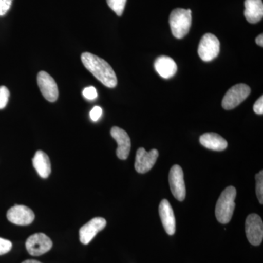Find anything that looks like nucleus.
I'll use <instances>...</instances> for the list:
<instances>
[{
  "instance_id": "nucleus-1",
  "label": "nucleus",
  "mask_w": 263,
  "mask_h": 263,
  "mask_svg": "<svg viewBox=\"0 0 263 263\" xmlns=\"http://www.w3.org/2000/svg\"><path fill=\"white\" fill-rule=\"evenodd\" d=\"M83 65L104 86L108 88L117 86V75L108 62L89 52H84L81 54Z\"/></svg>"
},
{
  "instance_id": "nucleus-2",
  "label": "nucleus",
  "mask_w": 263,
  "mask_h": 263,
  "mask_svg": "<svg viewBox=\"0 0 263 263\" xmlns=\"http://www.w3.org/2000/svg\"><path fill=\"white\" fill-rule=\"evenodd\" d=\"M236 197V190L230 186L221 193L216 202L215 215L216 219L221 224H228L231 220L234 212Z\"/></svg>"
},
{
  "instance_id": "nucleus-3",
  "label": "nucleus",
  "mask_w": 263,
  "mask_h": 263,
  "mask_svg": "<svg viewBox=\"0 0 263 263\" xmlns=\"http://www.w3.org/2000/svg\"><path fill=\"white\" fill-rule=\"evenodd\" d=\"M169 24L175 37L181 39L190 32L192 25L191 10L176 8L170 15Z\"/></svg>"
},
{
  "instance_id": "nucleus-4",
  "label": "nucleus",
  "mask_w": 263,
  "mask_h": 263,
  "mask_svg": "<svg viewBox=\"0 0 263 263\" xmlns=\"http://www.w3.org/2000/svg\"><path fill=\"white\" fill-rule=\"evenodd\" d=\"M251 89L249 86L245 84L235 85L228 90L222 100L223 108L232 110L243 103L250 95Z\"/></svg>"
},
{
  "instance_id": "nucleus-5",
  "label": "nucleus",
  "mask_w": 263,
  "mask_h": 263,
  "mask_svg": "<svg viewBox=\"0 0 263 263\" xmlns=\"http://www.w3.org/2000/svg\"><path fill=\"white\" fill-rule=\"evenodd\" d=\"M197 51L202 61H212L219 55L220 43L214 34L207 33L200 40Z\"/></svg>"
},
{
  "instance_id": "nucleus-6",
  "label": "nucleus",
  "mask_w": 263,
  "mask_h": 263,
  "mask_svg": "<svg viewBox=\"0 0 263 263\" xmlns=\"http://www.w3.org/2000/svg\"><path fill=\"white\" fill-rule=\"evenodd\" d=\"M245 230L247 239L251 245H261L263 239V223L260 216L256 214H252L247 216Z\"/></svg>"
},
{
  "instance_id": "nucleus-7",
  "label": "nucleus",
  "mask_w": 263,
  "mask_h": 263,
  "mask_svg": "<svg viewBox=\"0 0 263 263\" xmlns=\"http://www.w3.org/2000/svg\"><path fill=\"white\" fill-rule=\"evenodd\" d=\"M52 240L44 233H35L31 235L26 241L27 252L32 256H41L51 250Z\"/></svg>"
},
{
  "instance_id": "nucleus-8",
  "label": "nucleus",
  "mask_w": 263,
  "mask_h": 263,
  "mask_svg": "<svg viewBox=\"0 0 263 263\" xmlns=\"http://www.w3.org/2000/svg\"><path fill=\"white\" fill-rule=\"evenodd\" d=\"M169 183L171 193L176 200L183 201L186 197V186L183 170L178 164L171 167L169 173Z\"/></svg>"
},
{
  "instance_id": "nucleus-9",
  "label": "nucleus",
  "mask_w": 263,
  "mask_h": 263,
  "mask_svg": "<svg viewBox=\"0 0 263 263\" xmlns=\"http://www.w3.org/2000/svg\"><path fill=\"white\" fill-rule=\"evenodd\" d=\"M37 79L38 86L45 99L51 103L57 101L59 90L54 79L45 71H41L37 74Z\"/></svg>"
},
{
  "instance_id": "nucleus-10",
  "label": "nucleus",
  "mask_w": 263,
  "mask_h": 263,
  "mask_svg": "<svg viewBox=\"0 0 263 263\" xmlns=\"http://www.w3.org/2000/svg\"><path fill=\"white\" fill-rule=\"evenodd\" d=\"M159 157V152L152 149L146 152L145 148H140L137 151L135 168L139 174H146L155 165Z\"/></svg>"
},
{
  "instance_id": "nucleus-11",
  "label": "nucleus",
  "mask_w": 263,
  "mask_h": 263,
  "mask_svg": "<svg viewBox=\"0 0 263 263\" xmlns=\"http://www.w3.org/2000/svg\"><path fill=\"white\" fill-rule=\"evenodd\" d=\"M34 212L32 209L22 205H15L10 208L7 213V218L10 222L17 226H29L34 221Z\"/></svg>"
},
{
  "instance_id": "nucleus-12",
  "label": "nucleus",
  "mask_w": 263,
  "mask_h": 263,
  "mask_svg": "<svg viewBox=\"0 0 263 263\" xmlns=\"http://www.w3.org/2000/svg\"><path fill=\"white\" fill-rule=\"evenodd\" d=\"M107 221L104 218L95 217L81 227L79 230V238L83 245H89L99 232L103 230L106 226Z\"/></svg>"
},
{
  "instance_id": "nucleus-13",
  "label": "nucleus",
  "mask_w": 263,
  "mask_h": 263,
  "mask_svg": "<svg viewBox=\"0 0 263 263\" xmlns=\"http://www.w3.org/2000/svg\"><path fill=\"white\" fill-rule=\"evenodd\" d=\"M110 135L117 142V157L120 160H127L131 149L130 138L128 136L127 132L124 131L122 128L114 127L110 130Z\"/></svg>"
},
{
  "instance_id": "nucleus-14",
  "label": "nucleus",
  "mask_w": 263,
  "mask_h": 263,
  "mask_svg": "<svg viewBox=\"0 0 263 263\" xmlns=\"http://www.w3.org/2000/svg\"><path fill=\"white\" fill-rule=\"evenodd\" d=\"M159 213L166 233L169 235H174L176 233V218L168 200L164 199L161 201L159 206Z\"/></svg>"
},
{
  "instance_id": "nucleus-15",
  "label": "nucleus",
  "mask_w": 263,
  "mask_h": 263,
  "mask_svg": "<svg viewBox=\"0 0 263 263\" xmlns=\"http://www.w3.org/2000/svg\"><path fill=\"white\" fill-rule=\"evenodd\" d=\"M155 68L161 77L168 79L175 76L177 72L178 67L172 58L167 56H161L155 60Z\"/></svg>"
},
{
  "instance_id": "nucleus-16",
  "label": "nucleus",
  "mask_w": 263,
  "mask_h": 263,
  "mask_svg": "<svg viewBox=\"0 0 263 263\" xmlns=\"http://www.w3.org/2000/svg\"><path fill=\"white\" fill-rule=\"evenodd\" d=\"M245 15L247 22L257 24L263 17L262 0H245Z\"/></svg>"
},
{
  "instance_id": "nucleus-17",
  "label": "nucleus",
  "mask_w": 263,
  "mask_h": 263,
  "mask_svg": "<svg viewBox=\"0 0 263 263\" xmlns=\"http://www.w3.org/2000/svg\"><path fill=\"white\" fill-rule=\"evenodd\" d=\"M33 166L43 179H47L51 173V164L49 157L43 151H37L32 159Z\"/></svg>"
},
{
  "instance_id": "nucleus-18",
  "label": "nucleus",
  "mask_w": 263,
  "mask_h": 263,
  "mask_svg": "<svg viewBox=\"0 0 263 263\" xmlns=\"http://www.w3.org/2000/svg\"><path fill=\"white\" fill-rule=\"evenodd\" d=\"M202 146L209 149L221 152L226 150L228 147V142L219 135L214 133H208L202 135L200 138Z\"/></svg>"
},
{
  "instance_id": "nucleus-19",
  "label": "nucleus",
  "mask_w": 263,
  "mask_h": 263,
  "mask_svg": "<svg viewBox=\"0 0 263 263\" xmlns=\"http://www.w3.org/2000/svg\"><path fill=\"white\" fill-rule=\"evenodd\" d=\"M109 8L115 12L118 16H121L124 13L127 0H106Z\"/></svg>"
},
{
  "instance_id": "nucleus-20",
  "label": "nucleus",
  "mask_w": 263,
  "mask_h": 263,
  "mask_svg": "<svg viewBox=\"0 0 263 263\" xmlns=\"http://www.w3.org/2000/svg\"><path fill=\"white\" fill-rule=\"evenodd\" d=\"M256 194L259 203H263V171L256 175Z\"/></svg>"
},
{
  "instance_id": "nucleus-21",
  "label": "nucleus",
  "mask_w": 263,
  "mask_h": 263,
  "mask_svg": "<svg viewBox=\"0 0 263 263\" xmlns=\"http://www.w3.org/2000/svg\"><path fill=\"white\" fill-rule=\"evenodd\" d=\"M10 91L5 86H0V110L5 108L9 100Z\"/></svg>"
},
{
  "instance_id": "nucleus-22",
  "label": "nucleus",
  "mask_w": 263,
  "mask_h": 263,
  "mask_svg": "<svg viewBox=\"0 0 263 263\" xmlns=\"http://www.w3.org/2000/svg\"><path fill=\"white\" fill-rule=\"evenodd\" d=\"M12 245L10 240L0 238V255L8 253L11 250Z\"/></svg>"
},
{
  "instance_id": "nucleus-23",
  "label": "nucleus",
  "mask_w": 263,
  "mask_h": 263,
  "mask_svg": "<svg viewBox=\"0 0 263 263\" xmlns=\"http://www.w3.org/2000/svg\"><path fill=\"white\" fill-rule=\"evenodd\" d=\"M83 96L87 100H93L98 97V92L94 86H89V87L85 88L83 91Z\"/></svg>"
},
{
  "instance_id": "nucleus-24",
  "label": "nucleus",
  "mask_w": 263,
  "mask_h": 263,
  "mask_svg": "<svg viewBox=\"0 0 263 263\" xmlns=\"http://www.w3.org/2000/svg\"><path fill=\"white\" fill-rule=\"evenodd\" d=\"M13 0H0V16H3L9 11Z\"/></svg>"
},
{
  "instance_id": "nucleus-25",
  "label": "nucleus",
  "mask_w": 263,
  "mask_h": 263,
  "mask_svg": "<svg viewBox=\"0 0 263 263\" xmlns=\"http://www.w3.org/2000/svg\"><path fill=\"white\" fill-rule=\"evenodd\" d=\"M102 114H103L102 108H100V106H95L91 109V111H90V118H91L93 122H97V121H98L99 119L101 117Z\"/></svg>"
},
{
  "instance_id": "nucleus-26",
  "label": "nucleus",
  "mask_w": 263,
  "mask_h": 263,
  "mask_svg": "<svg viewBox=\"0 0 263 263\" xmlns=\"http://www.w3.org/2000/svg\"><path fill=\"white\" fill-rule=\"evenodd\" d=\"M254 113L262 115L263 114V97L261 96L260 98L255 102L254 104Z\"/></svg>"
},
{
  "instance_id": "nucleus-27",
  "label": "nucleus",
  "mask_w": 263,
  "mask_h": 263,
  "mask_svg": "<svg viewBox=\"0 0 263 263\" xmlns=\"http://www.w3.org/2000/svg\"><path fill=\"white\" fill-rule=\"evenodd\" d=\"M256 43L260 47H262L263 46V35L262 34H259V35L257 36V38H256Z\"/></svg>"
},
{
  "instance_id": "nucleus-28",
  "label": "nucleus",
  "mask_w": 263,
  "mask_h": 263,
  "mask_svg": "<svg viewBox=\"0 0 263 263\" xmlns=\"http://www.w3.org/2000/svg\"><path fill=\"white\" fill-rule=\"evenodd\" d=\"M22 263H42L39 261L34 260V259H27V260L24 261Z\"/></svg>"
}]
</instances>
